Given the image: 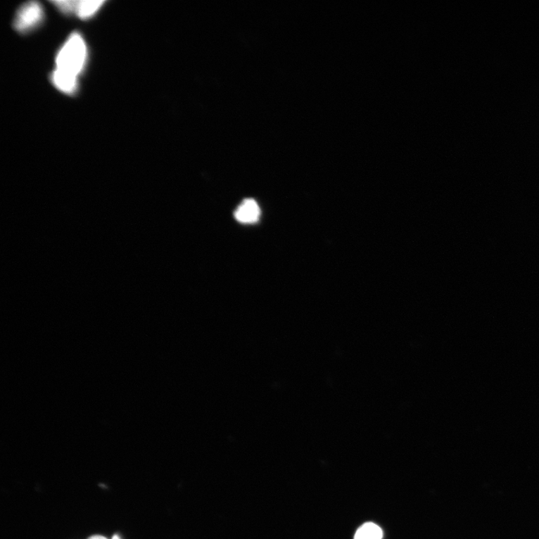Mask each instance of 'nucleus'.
<instances>
[{
    "label": "nucleus",
    "mask_w": 539,
    "mask_h": 539,
    "mask_svg": "<svg viewBox=\"0 0 539 539\" xmlns=\"http://www.w3.org/2000/svg\"><path fill=\"white\" fill-rule=\"evenodd\" d=\"M87 57V45L78 33H73L58 52L56 70L75 77L83 72Z\"/></svg>",
    "instance_id": "nucleus-1"
},
{
    "label": "nucleus",
    "mask_w": 539,
    "mask_h": 539,
    "mask_svg": "<svg viewBox=\"0 0 539 539\" xmlns=\"http://www.w3.org/2000/svg\"><path fill=\"white\" fill-rule=\"evenodd\" d=\"M43 15V8L39 3H27L18 10L14 22L15 28L20 32H28L40 25Z\"/></svg>",
    "instance_id": "nucleus-2"
},
{
    "label": "nucleus",
    "mask_w": 539,
    "mask_h": 539,
    "mask_svg": "<svg viewBox=\"0 0 539 539\" xmlns=\"http://www.w3.org/2000/svg\"><path fill=\"white\" fill-rule=\"evenodd\" d=\"M261 210L253 198L244 199L234 212V217L244 224H253L259 220Z\"/></svg>",
    "instance_id": "nucleus-3"
},
{
    "label": "nucleus",
    "mask_w": 539,
    "mask_h": 539,
    "mask_svg": "<svg viewBox=\"0 0 539 539\" xmlns=\"http://www.w3.org/2000/svg\"><path fill=\"white\" fill-rule=\"evenodd\" d=\"M54 86L66 94H73L77 89V78L55 70L52 75Z\"/></svg>",
    "instance_id": "nucleus-4"
},
{
    "label": "nucleus",
    "mask_w": 539,
    "mask_h": 539,
    "mask_svg": "<svg viewBox=\"0 0 539 539\" xmlns=\"http://www.w3.org/2000/svg\"><path fill=\"white\" fill-rule=\"evenodd\" d=\"M105 1H77L75 13L81 19H87L95 15Z\"/></svg>",
    "instance_id": "nucleus-5"
},
{
    "label": "nucleus",
    "mask_w": 539,
    "mask_h": 539,
    "mask_svg": "<svg viewBox=\"0 0 539 539\" xmlns=\"http://www.w3.org/2000/svg\"><path fill=\"white\" fill-rule=\"evenodd\" d=\"M383 531L376 524H363L356 532L355 539H382Z\"/></svg>",
    "instance_id": "nucleus-6"
},
{
    "label": "nucleus",
    "mask_w": 539,
    "mask_h": 539,
    "mask_svg": "<svg viewBox=\"0 0 539 539\" xmlns=\"http://www.w3.org/2000/svg\"><path fill=\"white\" fill-rule=\"evenodd\" d=\"M53 4L64 13H75L77 1L75 0H61Z\"/></svg>",
    "instance_id": "nucleus-7"
},
{
    "label": "nucleus",
    "mask_w": 539,
    "mask_h": 539,
    "mask_svg": "<svg viewBox=\"0 0 539 539\" xmlns=\"http://www.w3.org/2000/svg\"><path fill=\"white\" fill-rule=\"evenodd\" d=\"M88 539H108L102 535H93Z\"/></svg>",
    "instance_id": "nucleus-8"
},
{
    "label": "nucleus",
    "mask_w": 539,
    "mask_h": 539,
    "mask_svg": "<svg viewBox=\"0 0 539 539\" xmlns=\"http://www.w3.org/2000/svg\"><path fill=\"white\" fill-rule=\"evenodd\" d=\"M112 539H121L119 535H114Z\"/></svg>",
    "instance_id": "nucleus-9"
}]
</instances>
